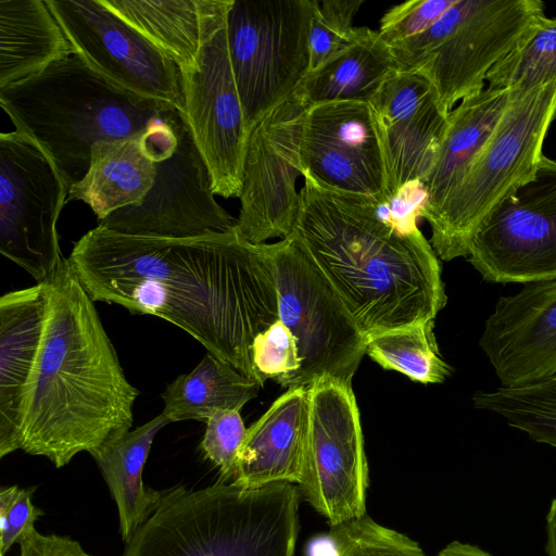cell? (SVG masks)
I'll list each match as a JSON object with an SVG mask.
<instances>
[{
    "label": "cell",
    "instance_id": "1",
    "mask_svg": "<svg viewBox=\"0 0 556 556\" xmlns=\"http://www.w3.org/2000/svg\"><path fill=\"white\" fill-rule=\"evenodd\" d=\"M67 258L93 302L165 319L255 380L252 343L279 319L267 243H250L237 230L163 239L98 225Z\"/></svg>",
    "mask_w": 556,
    "mask_h": 556
},
{
    "label": "cell",
    "instance_id": "2",
    "mask_svg": "<svg viewBox=\"0 0 556 556\" xmlns=\"http://www.w3.org/2000/svg\"><path fill=\"white\" fill-rule=\"evenodd\" d=\"M292 235L329 280L366 338L434 319L447 296L419 229H400L386 199L344 193L303 174Z\"/></svg>",
    "mask_w": 556,
    "mask_h": 556
},
{
    "label": "cell",
    "instance_id": "3",
    "mask_svg": "<svg viewBox=\"0 0 556 556\" xmlns=\"http://www.w3.org/2000/svg\"><path fill=\"white\" fill-rule=\"evenodd\" d=\"M46 318L26 397L22 448L56 468L128 432L139 391L68 258L43 283Z\"/></svg>",
    "mask_w": 556,
    "mask_h": 556
},
{
    "label": "cell",
    "instance_id": "4",
    "mask_svg": "<svg viewBox=\"0 0 556 556\" xmlns=\"http://www.w3.org/2000/svg\"><path fill=\"white\" fill-rule=\"evenodd\" d=\"M17 130L49 155L68 188L87 174L99 141L141 138L173 151L187 115L108 83L76 53L0 89Z\"/></svg>",
    "mask_w": 556,
    "mask_h": 556
},
{
    "label": "cell",
    "instance_id": "5",
    "mask_svg": "<svg viewBox=\"0 0 556 556\" xmlns=\"http://www.w3.org/2000/svg\"><path fill=\"white\" fill-rule=\"evenodd\" d=\"M300 497L289 482L173 486L162 492L123 556H294Z\"/></svg>",
    "mask_w": 556,
    "mask_h": 556
},
{
    "label": "cell",
    "instance_id": "6",
    "mask_svg": "<svg viewBox=\"0 0 556 556\" xmlns=\"http://www.w3.org/2000/svg\"><path fill=\"white\" fill-rule=\"evenodd\" d=\"M555 117L556 80L514 98L456 188L428 222L438 257L448 262L468 256L482 222L534 176Z\"/></svg>",
    "mask_w": 556,
    "mask_h": 556
},
{
    "label": "cell",
    "instance_id": "7",
    "mask_svg": "<svg viewBox=\"0 0 556 556\" xmlns=\"http://www.w3.org/2000/svg\"><path fill=\"white\" fill-rule=\"evenodd\" d=\"M542 15L540 0H456L431 27L391 50L399 71L424 76L448 115L485 87L491 68Z\"/></svg>",
    "mask_w": 556,
    "mask_h": 556
},
{
    "label": "cell",
    "instance_id": "8",
    "mask_svg": "<svg viewBox=\"0 0 556 556\" xmlns=\"http://www.w3.org/2000/svg\"><path fill=\"white\" fill-rule=\"evenodd\" d=\"M279 319L296 339L300 367L282 384L305 388L320 379L352 386L365 354L362 332L329 280L291 233L268 244Z\"/></svg>",
    "mask_w": 556,
    "mask_h": 556
},
{
    "label": "cell",
    "instance_id": "9",
    "mask_svg": "<svg viewBox=\"0 0 556 556\" xmlns=\"http://www.w3.org/2000/svg\"><path fill=\"white\" fill-rule=\"evenodd\" d=\"M311 17L312 0H232L228 50L249 134L309 73Z\"/></svg>",
    "mask_w": 556,
    "mask_h": 556
},
{
    "label": "cell",
    "instance_id": "10",
    "mask_svg": "<svg viewBox=\"0 0 556 556\" xmlns=\"http://www.w3.org/2000/svg\"><path fill=\"white\" fill-rule=\"evenodd\" d=\"M68 186L52 160L27 134L0 135V252L37 283L65 264L56 222Z\"/></svg>",
    "mask_w": 556,
    "mask_h": 556
},
{
    "label": "cell",
    "instance_id": "11",
    "mask_svg": "<svg viewBox=\"0 0 556 556\" xmlns=\"http://www.w3.org/2000/svg\"><path fill=\"white\" fill-rule=\"evenodd\" d=\"M307 390L309 425L298 488L332 527L367 514L369 479L359 410L350 384L320 379Z\"/></svg>",
    "mask_w": 556,
    "mask_h": 556
},
{
    "label": "cell",
    "instance_id": "12",
    "mask_svg": "<svg viewBox=\"0 0 556 556\" xmlns=\"http://www.w3.org/2000/svg\"><path fill=\"white\" fill-rule=\"evenodd\" d=\"M232 0H214L198 65L184 72L186 115L213 179L215 194L239 198L249 137L228 50L226 18Z\"/></svg>",
    "mask_w": 556,
    "mask_h": 556
},
{
    "label": "cell",
    "instance_id": "13",
    "mask_svg": "<svg viewBox=\"0 0 556 556\" xmlns=\"http://www.w3.org/2000/svg\"><path fill=\"white\" fill-rule=\"evenodd\" d=\"M309 106L296 89L249 134L236 230L250 243L293 232L301 205L295 182L303 176L302 139Z\"/></svg>",
    "mask_w": 556,
    "mask_h": 556
},
{
    "label": "cell",
    "instance_id": "14",
    "mask_svg": "<svg viewBox=\"0 0 556 556\" xmlns=\"http://www.w3.org/2000/svg\"><path fill=\"white\" fill-rule=\"evenodd\" d=\"M468 262L488 282L556 279V160L542 155L534 176L494 207Z\"/></svg>",
    "mask_w": 556,
    "mask_h": 556
},
{
    "label": "cell",
    "instance_id": "15",
    "mask_svg": "<svg viewBox=\"0 0 556 556\" xmlns=\"http://www.w3.org/2000/svg\"><path fill=\"white\" fill-rule=\"evenodd\" d=\"M74 51L98 75L127 92L168 103L186 114L175 62L101 0H46Z\"/></svg>",
    "mask_w": 556,
    "mask_h": 556
},
{
    "label": "cell",
    "instance_id": "16",
    "mask_svg": "<svg viewBox=\"0 0 556 556\" xmlns=\"http://www.w3.org/2000/svg\"><path fill=\"white\" fill-rule=\"evenodd\" d=\"M156 179L138 205L99 222L114 232L163 239H192L236 230L232 217L214 199L213 179L188 119L170 156L157 163Z\"/></svg>",
    "mask_w": 556,
    "mask_h": 556
},
{
    "label": "cell",
    "instance_id": "17",
    "mask_svg": "<svg viewBox=\"0 0 556 556\" xmlns=\"http://www.w3.org/2000/svg\"><path fill=\"white\" fill-rule=\"evenodd\" d=\"M303 174L331 190L387 199L389 176L371 106L339 101L309 106L302 139Z\"/></svg>",
    "mask_w": 556,
    "mask_h": 556
},
{
    "label": "cell",
    "instance_id": "18",
    "mask_svg": "<svg viewBox=\"0 0 556 556\" xmlns=\"http://www.w3.org/2000/svg\"><path fill=\"white\" fill-rule=\"evenodd\" d=\"M389 176L388 198L407 182H422L432 169L446 126L431 84L420 74L397 71L369 102Z\"/></svg>",
    "mask_w": 556,
    "mask_h": 556
},
{
    "label": "cell",
    "instance_id": "19",
    "mask_svg": "<svg viewBox=\"0 0 556 556\" xmlns=\"http://www.w3.org/2000/svg\"><path fill=\"white\" fill-rule=\"evenodd\" d=\"M479 345L503 387L556 374V279L525 283L501 296L486 318Z\"/></svg>",
    "mask_w": 556,
    "mask_h": 556
},
{
    "label": "cell",
    "instance_id": "20",
    "mask_svg": "<svg viewBox=\"0 0 556 556\" xmlns=\"http://www.w3.org/2000/svg\"><path fill=\"white\" fill-rule=\"evenodd\" d=\"M47 308L43 283L0 299V457L22 448L28 384Z\"/></svg>",
    "mask_w": 556,
    "mask_h": 556
},
{
    "label": "cell",
    "instance_id": "21",
    "mask_svg": "<svg viewBox=\"0 0 556 556\" xmlns=\"http://www.w3.org/2000/svg\"><path fill=\"white\" fill-rule=\"evenodd\" d=\"M309 425L308 390H287L245 432L233 483L261 488L299 484Z\"/></svg>",
    "mask_w": 556,
    "mask_h": 556
},
{
    "label": "cell",
    "instance_id": "22",
    "mask_svg": "<svg viewBox=\"0 0 556 556\" xmlns=\"http://www.w3.org/2000/svg\"><path fill=\"white\" fill-rule=\"evenodd\" d=\"M174 150L159 149L141 138L99 141L87 174L70 188L68 199L87 203L99 222L119 208L138 205L155 182L157 163Z\"/></svg>",
    "mask_w": 556,
    "mask_h": 556
},
{
    "label": "cell",
    "instance_id": "23",
    "mask_svg": "<svg viewBox=\"0 0 556 556\" xmlns=\"http://www.w3.org/2000/svg\"><path fill=\"white\" fill-rule=\"evenodd\" d=\"M518 93L522 92L488 86L450 112L434 165L424 181L422 217L427 222L441 210Z\"/></svg>",
    "mask_w": 556,
    "mask_h": 556
},
{
    "label": "cell",
    "instance_id": "24",
    "mask_svg": "<svg viewBox=\"0 0 556 556\" xmlns=\"http://www.w3.org/2000/svg\"><path fill=\"white\" fill-rule=\"evenodd\" d=\"M74 53L46 0H0V89Z\"/></svg>",
    "mask_w": 556,
    "mask_h": 556
},
{
    "label": "cell",
    "instance_id": "25",
    "mask_svg": "<svg viewBox=\"0 0 556 556\" xmlns=\"http://www.w3.org/2000/svg\"><path fill=\"white\" fill-rule=\"evenodd\" d=\"M168 424L170 421L161 413L91 455L116 504L119 532L125 544L162 497L163 491L144 485L142 471L155 435Z\"/></svg>",
    "mask_w": 556,
    "mask_h": 556
},
{
    "label": "cell",
    "instance_id": "26",
    "mask_svg": "<svg viewBox=\"0 0 556 556\" xmlns=\"http://www.w3.org/2000/svg\"><path fill=\"white\" fill-rule=\"evenodd\" d=\"M397 71L392 50L379 33L361 27L351 47L311 71L298 89L311 106L339 101L369 103Z\"/></svg>",
    "mask_w": 556,
    "mask_h": 556
},
{
    "label": "cell",
    "instance_id": "27",
    "mask_svg": "<svg viewBox=\"0 0 556 556\" xmlns=\"http://www.w3.org/2000/svg\"><path fill=\"white\" fill-rule=\"evenodd\" d=\"M160 48L181 73L193 71L203 42L205 18L214 0H101Z\"/></svg>",
    "mask_w": 556,
    "mask_h": 556
},
{
    "label": "cell",
    "instance_id": "28",
    "mask_svg": "<svg viewBox=\"0 0 556 556\" xmlns=\"http://www.w3.org/2000/svg\"><path fill=\"white\" fill-rule=\"evenodd\" d=\"M260 384L211 353L189 374L178 376L162 393V414L170 422L206 421L222 410H241Z\"/></svg>",
    "mask_w": 556,
    "mask_h": 556
},
{
    "label": "cell",
    "instance_id": "29",
    "mask_svg": "<svg viewBox=\"0 0 556 556\" xmlns=\"http://www.w3.org/2000/svg\"><path fill=\"white\" fill-rule=\"evenodd\" d=\"M434 319L387 330L367 338L365 354L382 368L421 383H442L451 366L440 354Z\"/></svg>",
    "mask_w": 556,
    "mask_h": 556
},
{
    "label": "cell",
    "instance_id": "30",
    "mask_svg": "<svg viewBox=\"0 0 556 556\" xmlns=\"http://www.w3.org/2000/svg\"><path fill=\"white\" fill-rule=\"evenodd\" d=\"M472 403L503 416L531 440L556 447V374L522 386L478 391Z\"/></svg>",
    "mask_w": 556,
    "mask_h": 556
},
{
    "label": "cell",
    "instance_id": "31",
    "mask_svg": "<svg viewBox=\"0 0 556 556\" xmlns=\"http://www.w3.org/2000/svg\"><path fill=\"white\" fill-rule=\"evenodd\" d=\"M485 80L490 87L522 93L556 80V18L539 17Z\"/></svg>",
    "mask_w": 556,
    "mask_h": 556
},
{
    "label": "cell",
    "instance_id": "32",
    "mask_svg": "<svg viewBox=\"0 0 556 556\" xmlns=\"http://www.w3.org/2000/svg\"><path fill=\"white\" fill-rule=\"evenodd\" d=\"M364 0H312L309 28L311 71L333 59L358 37L353 20Z\"/></svg>",
    "mask_w": 556,
    "mask_h": 556
},
{
    "label": "cell",
    "instance_id": "33",
    "mask_svg": "<svg viewBox=\"0 0 556 556\" xmlns=\"http://www.w3.org/2000/svg\"><path fill=\"white\" fill-rule=\"evenodd\" d=\"M251 357L260 387L268 379L282 386L300 367L296 339L280 319L254 339Z\"/></svg>",
    "mask_w": 556,
    "mask_h": 556
},
{
    "label": "cell",
    "instance_id": "34",
    "mask_svg": "<svg viewBox=\"0 0 556 556\" xmlns=\"http://www.w3.org/2000/svg\"><path fill=\"white\" fill-rule=\"evenodd\" d=\"M205 422L206 429L201 448L218 468V480L232 482L237 471L239 451L247 432L240 410L218 412Z\"/></svg>",
    "mask_w": 556,
    "mask_h": 556
},
{
    "label": "cell",
    "instance_id": "35",
    "mask_svg": "<svg viewBox=\"0 0 556 556\" xmlns=\"http://www.w3.org/2000/svg\"><path fill=\"white\" fill-rule=\"evenodd\" d=\"M456 0H410L392 7L380 20L378 30L391 48L431 27Z\"/></svg>",
    "mask_w": 556,
    "mask_h": 556
},
{
    "label": "cell",
    "instance_id": "36",
    "mask_svg": "<svg viewBox=\"0 0 556 556\" xmlns=\"http://www.w3.org/2000/svg\"><path fill=\"white\" fill-rule=\"evenodd\" d=\"M36 486L18 485L0 489V551L5 554L13 544L33 531L36 520L43 514L33 504Z\"/></svg>",
    "mask_w": 556,
    "mask_h": 556
},
{
    "label": "cell",
    "instance_id": "37",
    "mask_svg": "<svg viewBox=\"0 0 556 556\" xmlns=\"http://www.w3.org/2000/svg\"><path fill=\"white\" fill-rule=\"evenodd\" d=\"M344 556H427L407 535L376 522L368 514L358 520L356 536Z\"/></svg>",
    "mask_w": 556,
    "mask_h": 556
},
{
    "label": "cell",
    "instance_id": "38",
    "mask_svg": "<svg viewBox=\"0 0 556 556\" xmlns=\"http://www.w3.org/2000/svg\"><path fill=\"white\" fill-rule=\"evenodd\" d=\"M17 544L20 556H93L78 541L56 534H41L36 529L22 536Z\"/></svg>",
    "mask_w": 556,
    "mask_h": 556
},
{
    "label": "cell",
    "instance_id": "39",
    "mask_svg": "<svg viewBox=\"0 0 556 556\" xmlns=\"http://www.w3.org/2000/svg\"><path fill=\"white\" fill-rule=\"evenodd\" d=\"M435 556H493L477 545L453 541L443 547Z\"/></svg>",
    "mask_w": 556,
    "mask_h": 556
},
{
    "label": "cell",
    "instance_id": "40",
    "mask_svg": "<svg viewBox=\"0 0 556 556\" xmlns=\"http://www.w3.org/2000/svg\"><path fill=\"white\" fill-rule=\"evenodd\" d=\"M547 556H556V495L551 502L546 515V544Z\"/></svg>",
    "mask_w": 556,
    "mask_h": 556
},
{
    "label": "cell",
    "instance_id": "41",
    "mask_svg": "<svg viewBox=\"0 0 556 556\" xmlns=\"http://www.w3.org/2000/svg\"><path fill=\"white\" fill-rule=\"evenodd\" d=\"M1 556H4L3 554H1Z\"/></svg>",
    "mask_w": 556,
    "mask_h": 556
}]
</instances>
